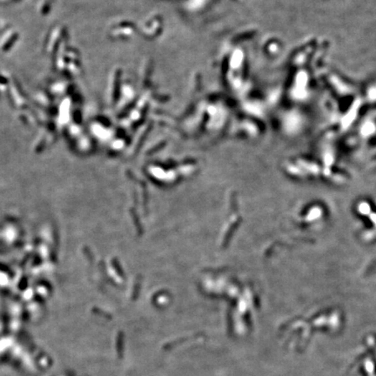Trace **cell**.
Returning <instances> with one entry per match:
<instances>
[{"instance_id": "6da1fadb", "label": "cell", "mask_w": 376, "mask_h": 376, "mask_svg": "<svg viewBox=\"0 0 376 376\" xmlns=\"http://www.w3.org/2000/svg\"><path fill=\"white\" fill-rule=\"evenodd\" d=\"M359 210L361 213L367 214L370 212V207L368 206L367 203H361L359 206Z\"/></svg>"}]
</instances>
